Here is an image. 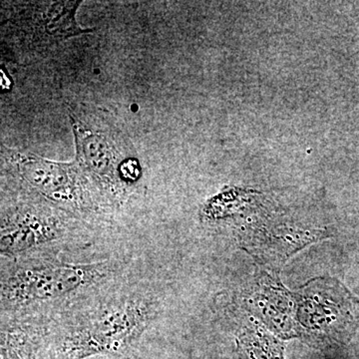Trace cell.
Here are the masks:
<instances>
[{
	"label": "cell",
	"mask_w": 359,
	"mask_h": 359,
	"mask_svg": "<svg viewBox=\"0 0 359 359\" xmlns=\"http://www.w3.org/2000/svg\"><path fill=\"white\" fill-rule=\"evenodd\" d=\"M156 316L147 297H124L109 302L55 337L48 359H86L124 353L140 339Z\"/></svg>",
	"instance_id": "1"
},
{
	"label": "cell",
	"mask_w": 359,
	"mask_h": 359,
	"mask_svg": "<svg viewBox=\"0 0 359 359\" xmlns=\"http://www.w3.org/2000/svg\"><path fill=\"white\" fill-rule=\"evenodd\" d=\"M106 269L102 264H20L2 278V304L23 308L62 299L103 276Z\"/></svg>",
	"instance_id": "2"
},
{
	"label": "cell",
	"mask_w": 359,
	"mask_h": 359,
	"mask_svg": "<svg viewBox=\"0 0 359 359\" xmlns=\"http://www.w3.org/2000/svg\"><path fill=\"white\" fill-rule=\"evenodd\" d=\"M73 123L77 160L99 181L111 187L133 185L141 175L138 161L132 157L131 144L114 127L101 123Z\"/></svg>",
	"instance_id": "3"
},
{
	"label": "cell",
	"mask_w": 359,
	"mask_h": 359,
	"mask_svg": "<svg viewBox=\"0 0 359 359\" xmlns=\"http://www.w3.org/2000/svg\"><path fill=\"white\" fill-rule=\"evenodd\" d=\"M18 168L23 178L46 197L60 202L78 200L76 175L70 165L48 162L37 157H23Z\"/></svg>",
	"instance_id": "4"
},
{
	"label": "cell",
	"mask_w": 359,
	"mask_h": 359,
	"mask_svg": "<svg viewBox=\"0 0 359 359\" xmlns=\"http://www.w3.org/2000/svg\"><path fill=\"white\" fill-rule=\"evenodd\" d=\"M53 224L30 214H20L2 222L1 252L16 255L54 240Z\"/></svg>",
	"instance_id": "5"
},
{
	"label": "cell",
	"mask_w": 359,
	"mask_h": 359,
	"mask_svg": "<svg viewBox=\"0 0 359 359\" xmlns=\"http://www.w3.org/2000/svg\"><path fill=\"white\" fill-rule=\"evenodd\" d=\"M41 334L32 327H2L0 359H39Z\"/></svg>",
	"instance_id": "6"
}]
</instances>
